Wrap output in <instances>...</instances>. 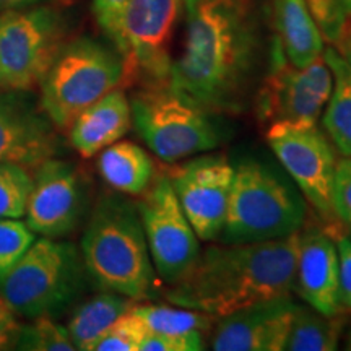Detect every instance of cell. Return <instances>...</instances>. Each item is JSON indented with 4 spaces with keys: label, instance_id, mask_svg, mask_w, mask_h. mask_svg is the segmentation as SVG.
<instances>
[{
    "label": "cell",
    "instance_id": "1",
    "mask_svg": "<svg viewBox=\"0 0 351 351\" xmlns=\"http://www.w3.org/2000/svg\"><path fill=\"white\" fill-rule=\"evenodd\" d=\"M186 29L171 82L213 114L251 108L269 60V0H182Z\"/></svg>",
    "mask_w": 351,
    "mask_h": 351
},
{
    "label": "cell",
    "instance_id": "2",
    "mask_svg": "<svg viewBox=\"0 0 351 351\" xmlns=\"http://www.w3.org/2000/svg\"><path fill=\"white\" fill-rule=\"evenodd\" d=\"M298 247L300 232L262 243L210 245L165 296L171 304L219 319L257 302L291 295Z\"/></svg>",
    "mask_w": 351,
    "mask_h": 351
},
{
    "label": "cell",
    "instance_id": "3",
    "mask_svg": "<svg viewBox=\"0 0 351 351\" xmlns=\"http://www.w3.org/2000/svg\"><path fill=\"white\" fill-rule=\"evenodd\" d=\"M86 275L103 291L142 301L156 282L137 204L104 195L91 213L82 238Z\"/></svg>",
    "mask_w": 351,
    "mask_h": 351
},
{
    "label": "cell",
    "instance_id": "4",
    "mask_svg": "<svg viewBox=\"0 0 351 351\" xmlns=\"http://www.w3.org/2000/svg\"><path fill=\"white\" fill-rule=\"evenodd\" d=\"M309 219L301 191L274 166L247 158L234 166V179L219 243H262L300 232Z\"/></svg>",
    "mask_w": 351,
    "mask_h": 351
},
{
    "label": "cell",
    "instance_id": "5",
    "mask_svg": "<svg viewBox=\"0 0 351 351\" xmlns=\"http://www.w3.org/2000/svg\"><path fill=\"white\" fill-rule=\"evenodd\" d=\"M132 124L148 148L173 165L219 147L223 140L215 116L173 82L142 85L132 95Z\"/></svg>",
    "mask_w": 351,
    "mask_h": 351
},
{
    "label": "cell",
    "instance_id": "6",
    "mask_svg": "<svg viewBox=\"0 0 351 351\" xmlns=\"http://www.w3.org/2000/svg\"><path fill=\"white\" fill-rule=\"evenodd\" d=\"M125 82L117 47L90 36L64 43L41 82L43 111L57 129H70L88 106Z\"/></svg>",
    "mask_w": 351,
    "mask_h": 351
},
{
    "label": "cell",
    "instance_id": "7",
    "mask_svg": "<svg viewBox=\"0 0 351 351\" xmlns=\"http://www.w3.org/2000/svg\"><path fill=\"white\" fill-rule=\"evenodd\" d=\"M85 275L75 245L43 236L0 280V295L21 317H54L77 300Z\"/></svg>",
    "mask_w": 351,
    "mask_h": 351
},
{
    "label": "cell",
    "instance_id": "8",
    "mask_svg": "<svg viewBox=\"0 0 351 351\" xmlns=\"http://www.w3.org/2000/svg\"><path fill=\"white\" fill-rule=\"evenodd\" d=\"M333 75L324 54L306 67H295L278 39L270 36L269 60L252 99L258 124H317L332 95Z\"/></svg>",
    "mask_w": 351,
    "mask_h": 351
},
{
    "label": "cell",
    "instance_id": "9",
    "mask_svg": "<svg viewBox=\"0 0 351 351\" xmlns=\"http://www.w3.org/2000/svg\"><path fill=\"white\" fill-rule=\"evenodd\" d=\"M65 19L47 5L0 13V91H29L65 43Z\"/></svg>",
    "mask_w": 351,
    "mask_h": 351
},
{
    "label": "cell",
    "instance_id": "10",
    "mask_svg": "<svg viewBox=\"0 0 351 351\" xmlns=\"http://www.w3.org/2000/svg\"><path fill=\"white\" fill-rule=\"evenodd\" d=\"M265 138L307 205L328 228L339 218L333 212V178L337 155L333 143L317 124L276 122L265 129Z\"/></svg>",
    "mask_w": 351,
    "mask_h": 351
},
{
    "label": "cell",
    "instance_id": "11",
    "mask_svg": "<svg viewBox=\"0 0 351 351\" xmlns=\"http://www.w3.org/2000/svg\"><path fill=\"white\" fill-rule=\"evenodd\" d=\"M182 0H127L121 19L117 51L125 65V82L153 85L171 80L173 38Z\"/></svg>",
    "mask_w": 351,
    "mask_h": 351
},
{
    "label": "cell",
    "instance_id": "12",
    "mask_svg": "<svg viewBox=\"0 0 351 351\" xmlns=\"http://www.w3.org/2000/svg\"><path fill=\"white\" fill-rule=\"evenodd\" d=\"M148 251L156 275L173 287L191 271L200 256L199 236L182 212L168 173H158L137 202Z\"/></svg>",
    "mask_w": 351,
    "mask_h": 351
},
{
    "label": "cell",
    "instance_id": "13",
    "mask_svg": "<svg viewBox=\"0 0 351 351\" xmlns=\"http://www.w3.org/2000/svg\"><path fill=\"white\" fill-rule=\"evenodd\" d=\"M182 212L200 241H217L226 219L234 166L221 153L191 156L169 171Z\"/></svg>",
    "mask_w": 351,
    "mask_h": 351
},
{
    "label": "cell",
    "instance_id": "14",
    "mask_svg": "<svg viewBox=\"0 0 351 351\" xmlns=\"http://www.w3.org/2000/svg\"><path fill=\"white\" fill-rule=\"evenodd\" d=\"M86 207L83 176L69 161H44L36 168L26 207V225L44 238H64L75 230Z\"/></svg>",
    "mask_w": 351,
    "mask_h": 351
},
{
    "label": "cell",
    "instance_id": "15",
    "mask_svg": "<svg viewBox=\"0 0 351 351\" xmlns=\"http://www.w3.org/2000/svg\"><path fill=\"white\" fill-rule=\"evenodd\" d=\"M57 127L28 91L0 93V163L34 168L59 152Z\"/></svg>",
    "mask_w": 351,
    "mask_h": 351
},
{
    "label": "cell",
    "instance_id": "16",
    "mask_svg": "<svg viewBox=\"0 0 351 351\" xmlns=\"http://www.w3.org/2000/svg\"><path fill=\"white\" fill-rule=\"evenodd\" d=\"M296 302L278 296L219 317L210 337L215 351H282Z\"/></svg>",
    "mask_w": 351,
    "mask_h": 351
},
{
    "label": "cell",
    "instance_id": "17",
    "mask_svg": "<svg viewBox=\"0 0 351 351\" xmlns=\"http://www.w3.org/2000/svg\"><path fill=\"white\" fill-rule=\"evenodd\" d=\"M339 270L335 236L307 219L300 231L293 291L319 313L326 315L341 314L343 309L339 298Z\"/></svg>",
    "mask_w": 351,
    "mask_h": 351
},
{
    "label": "cell",
    "instance_id": "18",
    "mask_svg": "<svg viewBox=\"0 0 351 351\" xmlns=\"http://www.w3.org/2000/svg\"><path fill=\"white\" fill-rule=\"evenodd\" d=\"M132 127L130 99L114 88L88 106L70 125V143L83 158H91L121 140Z\"/></svg>",
    "mask_w": 351,
    "mask_h": 351
},
{
    "label": "cell",
    "instance_id": "19",
    "mask_svg": "<svg viewBox=\"0 0 351 351\" xmlns=\"http://www.w3.org/2000/svg\"><path fill=\"white\" fill-rule=\"evenodd\" d=\"M270 25L271 34L295 67H306L324 54L326 41L307 10L306 0H271Z\"/></svg>",
    "mask_w": 351,
    "mask_h": 351
},
{
    "label": "cell",
    "instance_id": "20",
    "mask_svg": "<svg viewBox=\"0 0 351 351\" xmlns=\"http://www.w3.org/2000/svg\"><path fill=\"white\" fill-rule=\"evenodd\" d=\"M98 169L114 191L129 197H142L156 176L150 155L129 140H117L104 148Z\"/></svg>",
    "mask_w": 351,
    "mask_h": 351
},
{
    "label": "cell",
    "instance_id": "21",
    "mask_svg": "<svg viewBox=\"0 0 351 351\" xmlns=\"http://www.w3.org/2000/svg\"><path fill=\"white\" fill-rule=\"evenodd\" d=\"M135 300L119 293L103 291L77 307L67 326L75 350L91 351L98 339L135 306Z\"/></svg>",
    "mask_w": 351,
    "mask_h": 351
},
{
    "label": "cell",
    "instance_id": "22",
    "mask_svg": "<svg viewBox=\"0 0 351 351\" xmlns=\"http://www.w3.org/2000/svg\"><path fill=\"white\" fill-rule=\"evenodd\" d=\"M324 59L333 75V88L322 112L327 137L341 155L351 156V67L333 46L324 49Z\"/></svg>",
    "mask_w": 351,
    "mask_h": 351
},
{
    "label": "cell",
    "instance_id": "23",
    "mask_svg": "<svg viewBox=\"0 0 351 351\" xmlns=\"http://www.w3.org/2000/svg\"><path fill=\"white\" fill-rule=\"evenodd\" d=\"M343 327L341 314L326 315L307 304H296L285 350L333 351L339 348Z\"/></svg>",
    "mask_w": 351,
    "mask_h": 351
},
{
    "label": "cell",
    "instance_id": "24",
    "mask_svg": "<svg viewBox=\"0 0 351 351\" xmlns=\"http://www.w3.org/2000/svg\"><path fill=\"white\" fill-rule=\"evenodd\" d=\"M132 311L138 315L148 332L171 333V335L192 332L207 333L215 320L213 315L176 304H137L135 302Z\"/></svg>",
    "mask_w": 351,
    "mask_h": 351
},
{
    "label": "cell",
    "instance_id": "25",
    "mask_svg": "<svg viewBox=\"0 0 351 351\" xmlns=\"http://www.w3.org/2000/svg\"><path fill=\"white\" fill-rule=\"evenodd\" d=\"M32 324L20 327L15 350L21 351H75L67 327L52 317L32 319Z\"/></svg>",
    "mask_w": 351,
    "mask_h": 351
},
{
    "label": "cell",
    "instance_id": "26",
    "mask_svg": "<svg viewBox=\"0 0 351 351\" xmlns=\"http://www.w3.org/2000/svg\"><path fill=\"white\" fill-rule=\"evenodd\" d=\"M33 178L23 166L0 163V218H21L26 215Z\"/></svg>",
    "mask_w": 351,
    "mask_h": 351
},
{
    "label": "cell",
    "instance_id": "27",
    "mask_svg": "<svg viewBox=\"0 0 351 351\" xmlns=\"http://www.w3.org/2000/svg\"><path fill=\"white\" fill-rule=\"evenodd\" d=\"M34 239V232L20 218H0V280L19 263Z\"/></svg>",
    "mask_w": 351,
    "mask_h": 351
},
{
    "label": "cell",
    "instance_id": "28",
    "mask_svg": "<svg viewBox=\"0 0 351 351\" xmlns=\"http://www.w3.org/2000/svg\"><path fill=\"white\" fill-rule=\"evenodd\" d=\"M306 5L324 41L337 46L351 21L345 0H306Z\"/></svg>",
    "mask_w": 351,
    "mask_h": 351
},
{
    "label": "cell",
    "instance_id": "29",
    "mask_svg": "<svg viewBox=\"0 0 351 351\" xmlns=\"http://www.w3.org/2000/svg\"><path fill=\"white\" fill-rule=\"evenodd\" d=\"M147 332L145 324L130 309L99 337L91 351H140Z\"/></svg>",
    "mask_w": 351,
    "mask_h": 351
},
{
    "label": "cell",
    "instance_id": "30",
    "mask_svg": "<svg viewBox=\"0 0 351 351\" xmlns=\"http://www.w3.org/2000/svg\"><path fill=\"white\" fill-rule=\"evenodd\" d=\"M205 350V333L192 332L182 335L147 332L140 351H200Z\"/></svg>",
    "mask_w": 351,
    "mask_h": 351
},
{
    "label": "cell",
    "instance_id": "31",
    "mask_svg": "<svg viewBox=\"0 0 351 351\" xmlns=\"http://www.w3.org/2000/svg\"><path fill=\"white\" fill-rule=\"evenodd\" d=\"M333 212L340 223L351 228V156L337 158L333 178Z\"/></svg>",
    "mask_w": 351,
    "mask_h": 351
},
{
    "label": "cell",
    "instance_id": "32",
    "mask_svg": "<svg viewBox=\"0 0 351 351\" xmlns=\"http://www.w3.org/2000/svg\"><path fill=\"white\" fill-rule=\"evenodd\" d=\"M91 3L99 28L117 47L121 38V19L127 0H91Z\"/></svg>",
    "mask_w": 351,
    "mask_h": 351
},
{
    "label": "cell",
    "instance_id": "33",
    "mask_svg": "<svg viewBox=\"0 0 351 351\" xmlns=\"http://www.w3.org/2000/svg\"><path fill=\"white\" fill-rule=\"evenodd\" d=\"M337 251H339V298L343 311L351 313V238L335 236Z\"/></svg>",
    "mask_w": 351,
    "mask_h": 351
},
{
    "label": "cell",
    "instance_id": "34",
    "mask_svg": "<svg viewBox=\"0 0 351 351\" xmlns=\"http://www.w3.org/2000/svg\"><path fill=\"white\" fill-rule=\"evenodd\" d=\"M16 317H19V314L0 295V351L15 348L16 337H19L21 327Z\"/></svg>",
    "mask_w": 351,
    "mask_h": 351
},
{
    "label": "cell",
    "instance_id": "35",
    "mask_svg": "<svg viewBox=\"0 0 351 351\" xmlns=\"http://www.w3.org/2000/svg\"><path fill=\"white\" fill-rule=\"evenodd\" d=\"M51 2V0H0V13L8 10H21V8L38 7L44 3Z\"/></svg>",
    "mask_w": 351,
    "mask_h": 351
},
{
    "label": "cell",
    "instance_id": "36",
    "mask_svg": "<svg viewBox=\"0 0 351 351\" xmlns=\"http://www.w3.org/2000/svg\"><path fill=\"white\" fill-rule=\"evenodd\" d=\"M333 47H335V49L340 52V56L343 57L345 62L351 67V21H350L348 28H346L345 34L341 36L340 43L337 44V46H333Z\"/></svg>",
    "mask_w": 351,
    "mask_h": 351
},
{
    "label": "cell",
    "instance_id": "37",
    "mask_svg": "<svg viewBox=\"0 0 351 351\" xmlns=\"http://www.w3.org/2000/svg\"><path fill=\"white\" fill-rule=\"evenodd\" d=\"M345 348L351 351V330L348 332V335H346V341H345Z\"/></svg>",
    "mask_w": 351,
    "mask_h": 351
},
{
    "label": "cell",
    "instance_id": "38",
    "mask_svg": "<svg viewBox=\"0 0 351 351\" xmlns=\"http://www.w3.org/2000/svg\"><path fill=\"white\" fill-rule=\"evenodd\" d=\"M345 3H346V7H348V10L351 12V0H345Z\"/></svg>",
    "mask_w": 351,
    "mask_h": 351
},
{
    "label": "cell",
    "instance_id": "39",
    "mask_svg": "<svg viewBox=\"0 0 351 351\" xmlns=\"http://www.w3.org/2000/svg\"><path fill=\"white\" fill-rule=\"evenodd\" d=\"M348 236L351 238V228H350V232H348Z\"/></svg>",
    "mask_w": 351,
    "mask_h": 351
}]
</instances>
